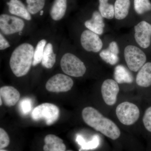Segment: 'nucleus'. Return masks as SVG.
Wrapping results in <instances>:
<instances>
[{
  "label": "nucleus",
  "mask_w": 151,
  "mask_h": 151,
  "mask_svg": "<svg viewBox=\"0 0 151 151\" xmlns=\"http://www.w3.org/2000/svg\"><path fill=\"white\" fill-rule=\"evenodd\" d=\"M82 116L87 125L108 137L116 140L120 137L121 131L118 126L95 108L91 107L84 108L82 111Z\"/></svg>",
  "instance_id": "nucleus-1"
},
{
  "label": "nucleus",
  "mask_w": 151,
  "mask_h": 151,
  "mask_svg": "<svg viewBox=\"0 0 151 151\" xmlns=\"http://www.w3.org/2000/svg\"><path fill=\"white\" fill-rule=\"evenodd\" d=\"M19 107L22 114L28 115L32 110V101L30 98H24L20 102Z\"/></svg>",
  "instance_id": "nucleus-26"
},
{
  "label": "nucleus",
  "mask_w": 151,
  "mask_h": 151,
  "mask_svg": "<svg viewBox=\"0 0 151 151\" xmlns=\"http://www.w3.org/2000/svg\"><path fill=\"white\" fill-rule=\"evenodd\" d=\"M130 4V0H116L114 5L116 19L118 20L124 19L128 16Z\"/></svg>",
  "instance_id": "nucleus-19"
},
{
  "label": "nucleus",
  "mask_w": 151,
  "mask_h": 151,
  "mask_svg": "<svg viewBox=\"0 0 151 151\" xmlns=\"http://www.w3.org/2000/svg\"><path fill=\"white\" fill-rule=\"evenodd\" d=\"M134 38L138 45L144 49L147 48L151 42V24L142 21L135 26Z\"/></svg>",
  "instance_id": "nucleus-10"
},
{
  "label": "nucleus",
  "mask_w": 151,
  "mask_h": 151,
  "mask_svg": "<svg viewBox=\"0 0 151 151\" xmlns=\"http://www.w3.org/2000/svg\"><path fill=\"white\" fill-rule=\"evenodd\" d=\"M124 56L129 69L134 72L139 71L147 60V56L145 52L140 48L134 45L126 47Z\"/></svg>",
  "instance_id": "nucleus-5"
},
{
  "label": "nucleus",
  "mask_w": 151,
  "mask_h": 151,
  "mask_svg": "<svg viewBox=\"0 0 151 151\" xmlns=\"http://www.w3.org/2000/svg\"><path fill=\"white\" fill-rule=\"evenodd\" d=\"M46 0H26L28 10L31 14H35L44 7Z\"/></svg>",
  "instance_id": "nucleus-23"
},
{
  "label": "nucleus",
  "mask_w": 151,
  "mask_h": 151,
  "mask_svg": "<svg viewBox=\"0 0 151 151\" xmlns=\"http://www.w3.org/2000/svg\"><path fill=\"white\" fill-rule=\"evenodd\" d=\"M67 9V0H55L50 11L51 18L54 21L60 20L63 17Z\"/></svg>",
  "instance_id": "nucleus-18"
},
{
  "label": "nucleus",
  "mask_w": 151,
  "mask_h": 151,
  "mask_svg": "<svg viewBox=\"0 0 151 151\" xmlns=\"http://www.w3.org/2000/svg\"><path fill=\"white\" fill-rule=\"evenodd\" d=\"M120 89L118 83L115 80L108 79L103 82L101 86L102 97L107 105H115Z\"/></svg>",
  "instance_id": "nucleus-11"
},
{
  "label": "nucleus",
  "mask_w": 151,
  "mask_h": 151,
  "mask_svg": "<svg viewBox=\"0 0 151 151\" xmlns=\"http://www.w3.org/2000/svg\"><path fill=\"white\" fill-rule=\"evenodd\" d=\"M10 139L8 134L4 129H0V149H3L8 146Z\"/></svg>",
  "instance_id": "nucleus-28"
},
{
  "label": "nucleus",
  "mask_w": 151,
  "mask_h": 151,
  "mask_svg": "<svg viewBox=\"0 0 151 151\" xmlns=\"http://www.w3.org/2000/svg\"><path fill=\"white\" fill-rule=\"evenodd\" d=\"M100 144V138L97 135H95L91 141L85 143L83 146H81L79 151L83 150H93L97 148Z\"/></svg>",
  "instance_id": "nucleus-27"
},
{
  "label": "nucleus",
  "mask_w": 151,
  "mask_h": 151,
  "mask_svg": "<svg viewBox=\"0 0 151 151\" xmlns=\"http://www.w3.org/2000/svg\"><path fill=\"white\" fill-rule=\"evenodd\" d=\"M76 141L78 143V145L81 146V147L83 146L86 142V141L84 140L83 137L81 135H77V137H76Z\"/></svg>",
  "instance_id": "nucleus-32"
},
{
  "label": "nucleus",
  "mask_w": 151,
  "mask_h": 151,
  "mask_svg": "<svg viewBox=\"0 0 151 151\" xmlns=\"http://www.w3.org/2000/svg\"><path fill=\"white\" fill-rule=\"evenodd\" d=\"M113 76L118 84H131L134 81L132 73L123 65H119L115 67Z\"/></svg>",
  "instance_id": "nucleus-17"
},
{
  "label": "nucleus",
  "mask_w": 151,
  "mask_h": 151,
  "mask_svg": "<svg viewBox=\"0 0 151 151\" xmlns=\"http://www.w3.org/2000/svg\"><path fill=\"white\" fill-rule=\"evenodd\" d=\"M143 122L146 129L151 132V107L146 110L143 117Z\"/></svg>",
  "instance_id": "nucleus-29"
},
{
  "label": "nucleus",
  "mask_w": 151,
  "mask_h": 151,
  "mask_svg": "<svg viewBox=\"0 0 151 151\" xmlns=\"http://www.w3.org/2000/svg\"><path fill=\"white\" fill-rule=\"evenodd\" d=\"M138 86L148 87L151 85V62L145 63L141 68L136 77Z\"/></svg>",
  "instance_id": "nucleus-16"
},
{
  "label": "nucleus",
  "mask_w": 151,
  "mask_h": 151,
  "mask_svg": "<svg viewBox=\"0 0 151 151\" xmlns=\"http://www.w3.org/2000/svg\"><path fill=\"white\" fill-rule=\"evenodd\" d=\"M135 12L141 15L151 11V3L150 0H134Z\"/></svg>",
  "instance_id": "nucleus-25"
},
{
  "label": "nucleus",
  "mask_w": 151,
  "mask_h": 151,
  "mask_svg": "<svg viewBox=\"0 0 151 151\" xmlns=\"http://www.w3.org/2000/svg\"><path fill=\"white\" fill-rule=\"evenodd\" d=\"M71 151V150H67V151Z\"/></svg>",
  "instance_id": "nucleus-35"
},
{
  "label": "nucleus",
  "mask_w": 151,
  "mask_h": 151,
  "mask_svg": "<svg viewBox=\"0 0 151 151\" xmlns=\"http://www.w3.org/2000/svg\"><path fill=\"white\" fill-rule=\"evenodd\" d=\"M35 49L32 45L24 43L15 49L11 55L9 65L17 77L26 75L32 65Z\"/></svg>",
  "instance_id": "nucleus-2"
},
{
  "label": "nucleus",
  "mask_w": 151,
  "mask_h": 151,
  "mask_svg": "<svg viewBox=\"0 0 151 151\" xmlns=\"http://www.w3.org/2000/svg\"><path fill=\"white\" fill-rule=\"evenodd\" d=\"M0 102H1V103H0V105H2V100L1 98H0Z\"/></svg>",
  "instance_id": "nucleus-33"
},
{
  "label": "nucleus",
  "mask_w": 151,
  "mask_h": 151,
  "mask_svg": "<svg viewBox=\"0 0 151 151\" xmlns=\"http://www.w3.org/2000/svg\"><path fill=\"white\" fill-rule=\"evenodd\" d=\"M116 114L121 123L124 125L130 126L134 124L139 119L140 111L135 104L125 102L118 105Z\"/></svg>",
  "instance_id": "nucleus-6"
},
{
  "label": "nucleus",
  "mask_w": 151,
  "mask_h": 151,
  "mask_svg": "<svg viewBox=\"0 0 151 151\" xmlns=\"http://www.w3.org/2000/svg\"><path fill=\"white\" fill-rule=\"evenodd\" d=\"M1 98L5 105L9 107L14 106L18 102L20 94L13 86H5L0 88Z\"/></svg>",
  "instance_id": "nucleus-12"
},
{
  "label": "nucleus",
  "mask_w": 151,
  "mask_h": 151,
  "mask_svg": "<svg viewBox=\"0 0 151 151\" xmlns=\"http://www.w3.org/2000/svg\"><path fill=\"white\" fill-rule=\"evenodd\" d=\"M99 12L104 18L111 19L115 17L114 6L108 3V0H99Z\"/></svg>",
  "instance_id": "nucleus-21"
},
{
  "label": "nucleus",
  "mask_w": 151,
  "mask_h": 151,
  "mask_svg": "<svg viewBox=\"0 0 151 151\" xmlns=\"http://www.w3.org/2000/svg\"><path fill=\"white\" fill-rule=\"evenodd\" d=\"M0 151H7L6 150H3V149H1V150H0Z\"/></svg>",
  "instance_id": "nucleus-34"
},
{
  "label": "nucleus",
  "mask_w": 151,
  "mask_h": 151,
  "mask_svg": "<svg viewBox=\"0 0 151 151\" xmlns=\"http://www.w3.org/2000/svg\"><path fill=\"white\" fill-rule=\"evenodd\" d=\"M44 141L45 145L43 146L44 151H65L66 146L63 140L55 135H47Z\"/></svg>",
  "instance_id": "nucleus-15"
},
{
  "label": "nucleus",
  "mask_w": 151,
  "mask_h": 151,
  "mask_svg": "<svg viewBox=\"0 0 151 151\" xmlns=\"http://www.w3.org/2000/svg\"><path fill=\"white\" fill-rule=\"evenodd\" d=\"M80 42L82 47L86 51L98 52L103 48V42L99 35L89 30L82 32Z\"/></svg>",
  "instance_id": "nucleus-9"
},
{
  "label": "nucleus",
  "mask_w": 151,
  "mask_h": 151,
  "mask_svg": "<svg viewBox=\"0 0 151 151\" xmlns=\"http://www.w3.org/2000/svg\"><path fill=\"white\" fill-rule=\"evenodd\" d=\"M73 85V80L70 77L65 74L58 73L49 79L45 87L49 92L58 93L69 91Z\"/></svg>",
  "instance_id": "nucleus-7"
},
{
  "label": "nucleus",
  "mask_w": 151,
  "mask_h": 151,
  "mask_svg": "<svg viewBox=\"0 0 151 151\" xmlns=\"http://www.w3.org/2000/svg\"><path fill=\"white\" fill-rule=\"evenodd\" d=\"M99 55L104 61L111 65H116L119 60V55L113 53L108 48L100 52Z\"/></svg>",
  "instance_id": "nucleus-24"
},
{
  "label": "nucleus",
  "mask_w": 151,
  "mask_h": 151,
  "mask_svg": "<svg viewBox=\"0 0 151 151\" xmlns=\"http://www.w3.org/2000/svg\"><path fill=\"white\" fill-rule=\"evenodd\" d=\"M60 110L53 104L44 103L38 105L33 110L32 118L35 121L43 120L47 126H51L59 119Z\"/></svg>",
  "instance_id": "nucleus-3"
},
{
  "label": "nucleus",
  "mask_w": 151,
  "mask_h": 151,
  "mask_svg": "<svg viewBox=\"0 0 151 151\" xmlns=\"http://www.w3.org/2000/svg\"><path fill=\"white\" fill-rule=\"evenodd\" d=\"M56 62V55L53 51V46L50 43H47L45 48L42 65L47 69H50L53 67Z\"/></svg>",
  "instance_id": "nucleus-20"
},
{
  "label": "nucleus",
  "mask_w": 151,
  "mask_h": 151,
  "mask_svg": "<svg viewBox=\"0 0 151 151\" xmlns=\"http://www.w3.org/2000/svg\"><path fill=\"white\" fill-rule=\"evenodd\" d=\"M24 25V21L17 17L6 14H2L0 16V29L5 35L21 32Z\"/></svg>",
  "instance_id": "nucleus-8"
},
{
  "label": "nucleus",
  "mask_w": 151,
  "mask_h": 151,
  "mask_svg": "<svg viewBox=\"0 0 151 151\" xmlns=\"http://www.w3.org/2000/svg\"><path fill=\"white\" fill-rule=\"evenodd\" d=\"M103 18L100 12L95 11L92 14L91 19L84 22V25L92 32L99 35H102L105 27Z\"/></svg>",
  "instance_id": "nucleus-13"
},
{
  "label": "nucleus",
  "mask_w": 151,
  "mask_h": 151,
  "mask_svg": "<svg viewBox=\"0 0 151 151\" xmlns=\"http://www.w3.org/2000/svg\"><path fill=\"white\" fill-rule=\"evenodd\" d=\"M60 64L63 72L73 77H81L86 71L84 63L72 53H65L61 58Z\"/></svg>",
  "instance_id": "nucleus-4"
},
{
  "label": "nucleus",
  "mask_w": 151,
  "mask_h": 151,
  "mask_svg": "<svg viewBox=\"0 0 151 151\" xmlns=\"http://www.w3.org/2000/svg\"><path fill=\"white\" fill-rule=\"evenodd\" d=\"M110 51L119 55V48L118 44L115 41H112L109 44V46L108 47Z\"/></svg>",
  "instance_id": "nucleus-31"
},
{
  "label": "nucleus",
  "mask_w": 151,
  "mask_h": 151,
  "mask_svg": "<svg viewBox=\"0 0 151 151\" xmlns=\"http://www.w3.org/2000/svg\"><path fill=\"white\" fill-rule=\"evenodd\" d=\"M7 4L8 6L9 12L12 14L27 20H31V14L27 8L20 0H10Z\"/></svg>",
  "instance_id": "nucleus-14"
},
{
  "label": "nucleus",
  "mask_w": 151,
  "mask_h": 151,
  "mask_svg": "<svg viewBox=\"0 0 151 151\" xmlns=\"http://www.w3.org/2000/svg\"><path fill=\"white\" fill-rule=\"evenodd\" d=\"M46 43V41L44 39L41 40L38 42L37 45L35 49L32 63L33 66H36L42 62L45 48L47 45Z\"/></svg>",
  "instance_id": "nucleus-22"
},
{
  "label": "nucleus",
  "mask_w": 151,
  "mask_h": 151,
  "mask_svg": "<svg viewBox=\"0 0 151 151\" xmlns=\"http://www.w3.org/2000/svg\"><path fill=\"white\" fill-rule=\"evenodd\" d=\"M10 47L8 41L4 37L2 34H0V50H4L6 49L9 48Z\"/></svg>",
  "instance_id": "nucleus-30"
}]
</instances>
